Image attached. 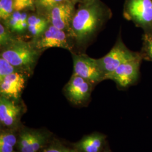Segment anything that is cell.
I'll use <instances>...</instances> for the list:
<instances>
[{
    "instance_id": "obj_1",
    "label": "cell",
    "mask_w": 152,
    "mask_h": 152,
    "mask_svg": "<svg viewBox=\"0 0 152 152\" xmlns=\"http://www.w3.org/2000/svg\"><path fill=\"white\" fill-rule=\"evenodd\" d=\"M111 15V11L100 0H86L80 3L69 31L75 49L83 51L86 49Z\"/></svg>"
},
{
    "instance_id": "obj_2",
    "label": "cell",
    "mask_w": 152,
    "mask_h": 152,
    "mask_svg": "<svg viewBox=\"0 0 152 152\" xmlns=\"http://www.w3.org/2000/svg\"><path fill=\"white\" fill-rule=\"evenodd\" d=\"M41 53L30 40L18 38L1 49L0 56L3 58L20 72L32 75Z\"/></svg>"
},
{
    "instance_id": "obj_3",
    "label": "cell",
    "mask_w": 152,
    "mask_h": 152,
    "mask_svg": "<svg viewBox=\"0 0 152 152\" xmlns=\"http://www.w3.org/2000/svg\"><path fill=\"white\" fill-rule=\"evenodd\" d=\"M42 53L50 48H59L74 52L75 45L70 34L50 24L38 37L31 40Z\"/></svg>"
},
{
    "instance_id": "obj_4",
    "label": "cell",
    "mask_w": 152,
    "mask_h": 152,
    "mask_svg": "<svg viewBox=\"0 0 152 152\" xmlns=\"http://www.w3.org/2000/svg\"><path fill=\"white\" fill-rule=\"evenodd\" d=\"M124 16L146 32L152 31V0H126Z\"/></svg>"
},
{
    "instance_id": "obj_5",
    "label": "cell",
    "mask_w": 152,
    "mask_h": 152,
    "mask_svg": "<svg viewBox=\"0 0 152 152\" xmlns=\"http://www.w3.org/2000/svg\"><path fill=\"white\" fill-rule=\"evenodd\" d=\"M140 56L139 54L128 49L121 38H119L108 53L97 60L105 77L106 75L115 70L120 65Z\"/></svg>"
},
{
    "instance_id": "obj_6",
    "label": "cell",
    "mask_w": 152,
    "mask_h": 152,
    "mask_svg": "<svg viewBox=\"0 0 152 152\" xmlns=\"http://www.w3.org/2000/svg\"><path fill=\"white\" fill-rule=\"evenodd\" d=\"M73 62V74L85 79L91 84L104 80L103 72L98 60L83 53H71Z\"/></svg>"
},
{
    "instance_id": "obj_7",
    "label": "cell",
    "mask_w": 152,
    "mask_h": 152,
    "mask_svg": "<svg viewBox=\"0 0 152 152\" xmlns=\"http://www.w3.org/2000/svg\"><path fill=\"white\" fill-rule=\"evenodd\" d=\"M142 56L126 62L115 70L105 76L104 80H111L120 86L126 87L137 81L139 75Z\"/></svg>"
},
{
    "instance_id": "obj_8",
    "label": "cell",
    "mask_w": 152,
    "mask_h": 152,
    "mask_svg": "<svg viewBox=\"0 0 152 152\" xmlns=\"http://www.w3.org/2000/svg\"><path fill=\"white\" fill-rule=\"evenodd\" d=\"M75 11V4L71 0H65L51 9L48 15L49 22L55 27L69 33Z\"/></svg>"
},
{
    "instance_id": "obj_9",
    "label": "cell",
    "mask_w": 152,
    "mask_h": 152,
    "mask_svg": "<svg viewBox=\"0 0 152 152\" xmlns=\"http://www.w3.org/2000/svg\"><path fill=\"white\" fill-rule=\"evenodd\" d=\"M28 77L23 73L16 72L0 79L1 95L18 100L25 88Z\"/></svg>"
},
{
    "instance_id": "obj_10",
    "label": "cell",
    "mask_w": 152,
    "mask_h": 152,
    "mask_svg": "<svg viewBox=\"0 0 152 152\" xmlns=\"http://www.w3.org/2000/svg\"><path fill=\"white\" fill-rule=\"evenodd\" d=\"M91 85L85 79L73 74L65 87V94L73 103H81L90 97Z\"/></svg>"
},
{
    "instance_id": "obj_11",
    "label": "cell",
    "mask_w": 152,
    "mask_h": 152,
    "mask_svg": "<svg viewBox=\"0 0 152 152\" xmlns=\"http://www.w3.org/2000/svg\"><path fill=\"white\" fill-rule=\"evenodd\" d=\"M21 107L17 104L15 100L1 95L0 121L6 126H11L14 124L20 113Z\"/></svg>"
},
{
    "instance_id": "obj_12",
    "label": "cell",
    "mask_w": 152,
    "mask_h": 152,
    "mask_svg": "<svg viewBox=\"0 0 152 152\" xmlns=\"http://www.w3.org/2000/svg\"><path fill=\"white\" fill-rule=\"evenodd\" d=\"M28 15L26 11H14L10 18L2 23L11 32L18 37L23 38L24 36L27 35Z\"/></svg>"
},
{
    "instance_id": "obj_13",
    "label": "cell",
    "mask_w": 152,
    "mask_h": 152,
    "mask_svg": "<svg viewBox=\"0 0 152 152\" xmlns=\"http://www.w3.org/2000/svg\"><path fill=\"white\" fill-rule=\"evenodd\" d=\"M50 23L46 16L38 12L29 14L28 17L27 36L31 40L38 37L49 26Z\"/></svg>"
},
{
    "instance_id": "obj_14",
    "label": "cell",
    "mask_w": 152,
    "mask_h": 152,
    "mask_svg": "<svg viewBox=\"0 0 152 152\" xmlns=\"http://www.w3.org/2000/svg\"><path fill=\"white\" fill-rule=\"evenodd\" d=\"M104 138L99 135L87 136L77 144L78 149L83 152H99L103 144Z\"/></svg>"
},
{
    "instance_id": "obj_15",
    "label": "cell",
    "mask_w": 152,
    "mask_h": 152,
    "mask_svg": "<svg viewBox=\"0 0 152 152\" xmlns=\"http://www.w3.org/2000/svg\"><path fill=\"white\" fill-rule=\"evenodd\" d=\"M64 1L65 0H34L36 10L37 12L48 18L51 9Z\"/></svg>"
},
{
    "instance_id": "obj_16",
    "label": "cell",
    "mask_w": 152,
    "mask_h": 152,
    "mask_svg": "<svg viewBox=\"0 0 152 152\" xmlns=\"http://www.w3.org/2000/svg\"><path fill=\"white\" fill-rule=\"evenodd\" d=\"M18 37L15 34L11 32L5 25L1 23L0 24V48L1 49L5 47L15 40Z\"/></svg>"
},
{
    "instance_id": "obj_17",
    "label": "cell",
    "mask_w": 152,
    "mask_h": 152,
    "mask_svg": "<svg viewBox=\"0 0 152 152\" xmlns=\"http://www.w3.org/2000/svg\"><path fill=\"white\" fill-rule=\"evenodd\" d=\"M33 132L25 131L20 136L18 141L19 148L21 152H34L33 150Z\"/></svg>"
},
{
    "instance_id": "obj_18",
    "label": "cell",
    "mask_w": 152,
    "mask_h": 152,
    "mask_svg": "<svg viewBox=\"0 0 152 152\" xmlns=\"http://www.w3.org/2000/svg\"><path fill=\"white\" fill-rule=\"evenodd\" d=\"M14 11L12 0H0V19L1 23L5 22Z\"/></svg>"
},
{
    "instance_id": "obj_19",
    "label": "cell",
    "mask_w": 152,
    "mask_h": 152,
    "mask_svg": "<svg viewBox=\"0 0 152 152\" xmlns=\"http://www.w3.org/2000/svg\"><path fill=\"white\" fill-rule=\"evenodd\" d=\"M14 10L18 11H35L34 0H12Z\"/></svg>"
},
{
    "instance_id": "obj_20",
    "label": "cell",
    "mask_w": 152,
    "mask_h": 152,
    "mask_svg": "<svg viewBox=\"0 0 152 152\" xmlns=\"http://www.w3.org/2000/svg\"><path fill=\"white\" fill-rule=\"evenodd\" d=\"M16 72H20L8 61L2 57H0V79Z\"/></svg>"
},
{
    "instance_id": "obj_21",
    "label": "cell",
    "mask_w": 152,
    "mask_h": 152,
    "mask_svg": "<svg viewBox=\"0 0 152 152\" xmlns=\"http://www.w3.org/2000/svg\"><path fill=\"white\" fill-rule=\"evenodd\" d=\"M143 48L145 54L152 60V31H148L144 34Z\"/></svg>"
},
{
    "instance_id": "obj_22",
    "label": "cell",
    "mask_w": 152,
    "mask_h": 152,
    "mask_svg": "<svg viewBox=\"0 0 152 152\" xmlns=\"http://www.w3.org/2000/svg\"><path fill=\"white\" fill-rule=\"evenodd\" d=\"M44 142V137L41 134L33 132L32 139L33 150L34 152H37L41 148Z\"/></svg>"
},
{
    "instance_id": "obj_23",
    "label": "cell",
    "mask_w": 152,
    "mask_h": 152,
    "mask_svg": "<svg viewBox=\"0 0 152 152\" xmlns=\"http://www.w3.org/2000/svg\"><path fill=\"white\" fill-rule=\"evenodd\" d=\"M0 143H5L14 147L16 143V137L11 133H2L0 135Z\"/></svg>"
},
{
    "instance_id": "obj_24",
    "label": "cell",
    "mask_w": 152,
    "mask_h": 152,
    "mask_svg": "<svg viewBox=\"0 0 152 152\" xmlns=\"http://www.w3.org/2000/svg\"><path fill=\"white\" fill-rule=\"evenodd\" d=\"M44 152H77L72 150L66 148L58 145H53L49 147L47 149H45L44 151Z\"/></svg>"
}]
</instances>
